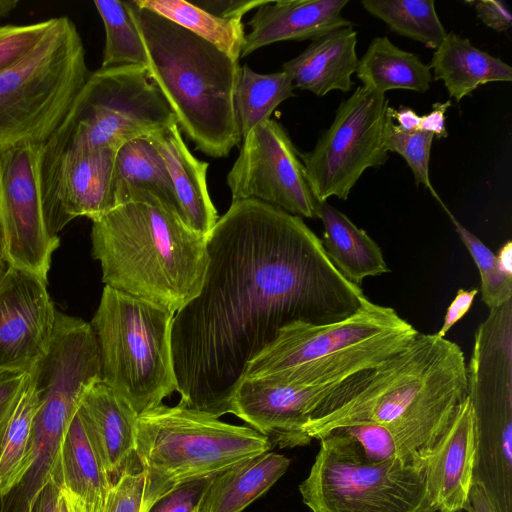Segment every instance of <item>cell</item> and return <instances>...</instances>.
<instances>
[{
	"mask_svg": "<svg viewBox=\"0 0 512 512\" xmlns=\"http://www.w3.org/2000/svg\"><path fill=\"white\" fill-rule=\"evenodd\" d=\"M213 476L181 484L157 500L148 512H197Z\"/></svg>",
	"mask_w": 512,
	"mask_h": 512,
	"instance_id": "f35d334b",
	"label": "cell"
},
{
	"mask_svg": "<svg viewBox=\"0 0 512 512\" xmlns=\"http://www.w3.org/2000/svg\"><path fill=\"white\" fill-rule=\"evenodd\" d=\"M356 75L362 86L384 95L397 89L423 93L432 81L430 66L417 54L394 45L387 36L372 39L359 59Z\"/></svg>",
	"mask_w": 512,
	"mask_h": 512,
	"instance_id": "83f0119b",
	"label": "cell"
},
{
	"mask_svg": "<svg viewBox=\"0 0 512 512\" xmlns=\"http://www.w3.org/2000/svg\"><path fill=\"white\" fill-rule=\"evenodd\" d=\"M476 456L475 418L466 395L426 462L427 487L436 511L463 510L474 479Z\"/></svg>",
	"mask_w": 512,
	"mask_h": 512,
	"instance_id": "ac0fdd59",
	"label": "cell"
},
{
	"mask_svg": "<svg viewBox=\"0 0 512 512\" xmlns=\"http://www.w3.org/2000/svg\"><path fill=\"white\" fill-rule=\"evenodd\" d=\"M207 254L200 292L174 315L172 352L178 405L217 418L281 329L335 323L368 300L301 217L258 200L232 201Z\"/></svg>",
	"mask_w": 512,
	"mask_h": 512,
	"instance_id": "6da1fadb",
	"label": "cell"
},
{
	"mask_svg": "<svg viewBox=\"0 0 512 512\" xmlns=\"http://www.w3.org/2000/svg\"><path fill=\"white\" fill-rule=\"evenodd\" d=\"M90 73L75 24L67 16L54 17L25 55L0 69V151L24 143L44 144Z\"/></svg>",
	"mask_w": 512,
	"mask_h": 512,
	"instance_id": "52a82bcc",
	"label": "cell"
},
{
	"mask_svg": "<svg viewBox=\"0 0 512 512\" xmlns=\"http://www.w3.org/2000/svg\"><path fill=\"white\" fill-rule=\"evenodd\" d=\"M501 269L512 275V243L507 241L496 254Z\"/></svg>",
	"mask_w": 512,
	"mask_h": 512,
	"instance_id": "c3c4849f",
	"label": "cell"
},
{
	"mask_svg": "<svg viewBox=\"0 0 512 512\" xmlns=\"http://www.w3.org/2000/svg\"><path fill=\"white\" fill-rule=\"evenodd\" d=\"M7 267H8V265L6 264V262L3 260L2 256L0 255V282L7 270Z\"/></svg>",
	"mask_w": 512,
	"mask_h": 512,
	"instance_id": "f907efd6",
	"label": "cell"
},
{
	"mask_svg": "<svg viewBox=\"0 0 512 512\" xmlns=\"http://www.w3.org/2000/svg\"><path fill=\"white\" fill-rule=\"evenodd\" d=\"M30 371H0V441L24 391Z\"/></svg>",
	"mask_w": 512,
	"mask_h": 512,
	"instance_id": "ab89813d",
	"label": "cell"
},
{
	"mask_svg": "<svg viewBox=\"0 0 512 512\" xmlns=\"http://www.w3.org/2000/svg\"><path fill=\"white\" fill-rule=\"evenodd\" d=\"M42 143L0 151V255L10 267L48 283L59 237L47 228L41 193Z\"/></svg>",
	"mask_w": 512,
	"mask_h": 512,
	"instance_id": "7c38bea8",
	"label": "cell"
},
{
	"mask_svg": "<svg viewBox=\"0 0 512 512\" xmlns=\"http://www.w3.org/2000/svg\"><path fill=\"white\" fill-rule=\"evenodd\" d=\"M434 135L424 130L404 131L386 116L384 127V145L387 152L402 156L410 167L416 185H423L445 206L433 188L429 178V161Z\"/></svg>",
	"mask_w": 512,
	"mask_h": 512,
	"instance_id": "e575fe53",
	"label": "cell"
},
{
	"mask_svg": "<svg viewBox=\"0 0 512 512\" xmlns=\"http://www.w3.org/2000/svg\"><path fill=\"white\" fill-rule=\"evenodd\" d=\"M435 80H442L457 102L489 82L512 81V68L500 58L474 46L468 38L447 33L429 64Z\"/></svg>",
	"mask_w": 512,
	"mask_h": 512,
	"instance_id": "4316f807",
	"label": "cell"
},
{
	"mask_svg": "<svg viewBox=\"0 0 512 512\" xmlns=\"http://www.w3.org/2000/svg\"><path fill=\"white\" fill-rule=\"evenodd\" d=\"M459 238L475 262L480 275V292L484 304L492 310L512 299V275L505 273L494 254L477 236L463 226L444 207Z\"/></svg>",
	"mask_w": 512,
	"mask_h": 512,
	"instance_id": "836d02e7",
	"label": "cell"
},
{
	"mask_svg": "<svg viewBox=\"0 0 512 512\" xmlns=\"http://www.w3.org/2000/svg\"><path fill=\"white\" fill-rule=\"evenodd\" d=\"M300 483L312 512H436L429 495L426 465L368 460L358 442L333 429Z\"/></svg>",
	"mask_w": 512,
	"mask_h": 512,
	"instance_id": "30bf717a",
	"label": "cell"
},
{
	"mask_svg": "<svg viewBox=\"0 0 512 512\" xmlns=\"http://www.w3.org/2000/svg\"><path fill=\"white\" fill-rule=\"evenodd\" d=\"M105 286L176 313L202 287L207 237L156 202L121 204L92 221Z\"/></svg>",
	"mask_w": 512,
	"mask_h": 512,
	"instance_id": "3957f363",
	"label": "cell"
},
{
	"mask_svg": "<svg viewBox=\"0 0 512 512\" xmlns=\"http://www.w3.org/2000/svg\"><path fill=\"white\" fill-rule=\"evenodd\" d=\"M18 5L19 1L17 0H0V22L13 12Z\"/></svg>",
	"mask_w": 512,
	"mask_h": 512,
	"instance_id": "681fc988",
	"label": "cell"
},
{
	"mask_svg": "<svg viewBox=\"0 0 512 512\" xmlns=\"http://www.w3.org/2000/svg\"><path fill=\"white\" fill-rule=\"evenodd\" d=\"M294 88L291 77L284 71L260 74L247 65L240 66L234 104L241 138L270 119L283 101L294 96Z\"/></svg>",
	"mask_w": 512,
	"mask_h": 512,
	"instance_id": "4dcf8cb0",
	"label": "cell"
},
{
	"mask_svg": "<svg viewBox=\"0 0 512 512\" xmlns=\"http://www.w3.org/2000/svg\"><path fill=\"white\" fill-rule=\"evenodd\" d=\"M149 137L168 170L181 220L193 231L207 237L219 219L207 188L209 164L189 151L177 123Z\"/></svg>",
	"mask_w": 512,
	"mask_h": 512,
	"instance_id": "44dd1931",
	"label": "cell"
},
{
	"mask_svg": "<svg viewBox=\"0 0 512 512\" xmlns=\"http://www.w3.org/2000/svg\"><path fill=\"white\" fill-rule=\"evenodd\" d=\"M342 381L297 385L266 378H242L230 399L229 413L266 436L272 445L306 446L312 439L304 426Z\"/></svg>",
	"mask_w": 512,
	"mask_h": 512,
	"instance_id": "2e32d148",
	"label": "cell"
},
{
	"mask_svg": "<svg viewBox=\"0 0 512 512\" xmlns=\"http://www.w3.org/2000/svg\"><path fill=\"white\" fill-rule=\"evenodd\" d=\"M147 55V71L197 150L226 157L241 142L234 94L239 60L128 1Z\"/></svg>",
	"mask_w": 512,
	"mask_h": 512,
	"instance_id": "277c9868",
	"label": "cell"
},
{
	"mask_svg": "<svg viewBox=\"0 0 512 512\" xmlns=\"http://www.w3.org/2000/svg\"><path fill=\"white\" fill-rule=\"evenodd\" d=\"M38 398L31 371L0 441V501L23 481L34 462V419Z\"/></svg>",
	"mask_w": 512,
	"mask_h": 512,
	"instance_id": "f1b7e54d",
	"label": "cell"
},
{
	"mask_svg": "<svg viewBox=\"0 0 512 512\" xmlns=\"http://www.w3.org/2000/svg\"><path fill=\"white\" fill-rule=\"evenodd\" d=\"M450 106V100L434 103L432 110L428 114L421 116L420 129L433 134L437 138L447 137L445 112Z\"/></svg>",
	"mask_w": 512,
	"mask_h": 512,
	"instance_id": "ee69618b",
	"label": "cell"
},
{
	"mask_svg": "<svg viewBox=\"0 0 512 512\" xmlns=\"http://www.w3.org/2000/svg\"><path fill=\"white\" fill-rule=\"evenodd\" d=\"M57 309L47 282L14 267L0 282V371H31L51 342Z\"/></svg>",
	"mask_w": 512,
	"mask_h": 512,
	"instance_id": "9a60e30c",
	"label": "cell"
},
{
	"mask_svg": "<svg viewBox=\"0 0 512 512\" xmlns=\"http://www.w3.org/2000/svg\"><path fill=\"white\" fill-rule=\"evenodd\" d=\"M463 510L467 512H498L484 483L480 480H473Z\"/></svg>",
	"mask_w": 512,
	"mask_h": 512,
	"instance_id": "f6af8a7d",
	"label": "cell"
},
{
	"mask_svg": "<svg viewBox=\"0 0 512 512\" xmlns=\"http://www.w3.org/2000/svg\"><path fill=\"white\" fill-rule=\"evenodd\" d=\"M418 331L391 307L369 299L331 324L284 327L246 367L242 378L297 385L329 384L376 367L405 348Z\"/></svg>",
	"mask_w": 512,
	"mask_h": 512,
	"instance_id": "5b68a950",
	"label": "cell"
},
{
	"mask_svg": "<svg viewBox=\"0 0 512 512\" xmlns=\"http://www.w3.org/2000/svg\"><path fill=\"white\" fill-rule=\"evenodd\" d=\"M112 189L115 207L132 201L156 202L180 218L168 170L149 136L133 139L117 149Z\"/></svg>",
	"mask_w": 512,
	"mask_h": 512,
	"instance_id": "cb8c5ba5",
	"label": "cell"
},
{
	"mask_svg": "<svg viewBox=\"0 0 512 512\" xmlns=\"http://www.w3.org/2000/svg\"><path fill=\"white\" fill-rule=\"evenodd\" d=\"M83 512H102L113 480L80 408L64 435L54 480Z\"/></svg>",
	"mask_w": 512,
	"mask_h": 512,
	"instance_id": "7402d4cb",
	"label": "cell"
},
{
	"mask_svg": "<svg viewBox=\"0 0 512 512\" xmlns=\"http://www.w3.org/2000/svg\"><path fill=\"white\" fill-rule=\"evenodd\" d=\"M478 18L489 28L504 32L512 26V15L504 1L479 0L473 2Z\"/></svg>",
	"mask_w": 512,
	"mask_h": 512,
	"instance_id": "b9f144b4",
	"label": "cell"
},
{
	"mask_svg": "<svg viewBox=\"0 0 512 512\" xmlns=\"http://www.w3.org/2000/svg\"><path fill=\"white\" fill-rule=\"evenodd\" d=\"M267 0H197L191 2L204 11L223 19H242L252 9H257Z\"/></svg>",
	"mask_w": 512,
	"mask_h": 512,
	"instance_id": "60d3db41",
	"label": "cell"
},
{
	"mask_svg": "<svg viewBox=\"0 0 512 512\" xmlns=\"http://www.w3.org/2000/svg\"><path fill=\"white\" fill-rule=\"evenodd\" d=\"M117 148L64 155L40 165L46 225L53 237L73 219L95 221L115 208L112 182Z\"/></svg>",
	"mask_w": 512,
	"mask_h": 512,
	"instance_id": "5bb4252c",
	"label": "cell"
},
{
	"mask_svg": "<svg viewBox=\"0 0 512 512\" xmlns=\"http://www.w3.org/2000/svg\"><path fill=\"white\" fill-rule=\"evenodd\" d=\"M478 289L470 290L459 289L456 296L448 306L444 315V321L441 328L436 333L439 337L445 338L448 331L470 310Z\"/></svg>",
	"mask_w": 512,
	"mask_h": 512,
	"instance_id": "7bdbcfd3",
	"label": "cell"
},
{
	"mask_svg": "<svg viewBox=\"0 0 512 512\" xmlns=\"http://www.w3.org/2000/svg\"><path fill=\"white\" fill-rule=\"evenodd\" d=\"M103 21L105 45L101 68L147 66V55L128 1L96 0Z\"/></svg>",
	"mask_w": 512,
	"mask_h": 512,
	"instance_id": "d6a6232c",
	"label": "cell"
},
{
	"mask_svg": "<svg viewBox=\"0 0 512 512\" xmlns=\"http://www.w3.org/2000/svg\"><path fill=\"white\" fill-rule=\"evenodd\" d=\"M357 32L342 27L315 39L298 56L285 62L282 71L296 88L324 96L333 90L349 92L354 82L359 58L356 53Z\"/></svg>",
	"mask_w": 512,
	"mask_h": 512,
	"instance_id": "603a6c76",
	"label": "cell"
},
{
	"mask_svg": "<svg viewBox=\"0 0 512 512\" xmlns=\"http://www.w3.org/2000/svg\"><path fill=\"white\" fill-rule=\"evenodd\" d=\"M80 410L98 446L113 482L133 465L136 455L138 415L110 386L101 379L84 392Z\"/></svg>",
	"mask_w": 512,
	"mask_h": 512,
	"instance_id": "ffe728a7",
	"label": "cell"
},
{
	"mask_svg": "<svg viewBox=\"0 0 512 512\" xmlns=\"http://www.w3.org/2000/svg\"><path fill=\"white\" fill-rule=\"evenodd\" d=\"M52 23L53 18L30 24L0 25V69L25 55Z\"/></svg>",
	"mask_w": 512,
	"mask_h": 512,
	"instance_id": "8d00e7d4",
	"label": "cell"
},
{
	"mask_svg": "<svg viewBox=\"0 0 512 512\" xmlns=\"http://www.w3.org/2000/svg\"><path fill=\"white\" fill-rule=\"evenodd\" d=\"M34 462L21 484L0 501L3 512H32L42 490L54 480L66 430L80 407L82 386L64 373H47L35 383Z\"/></svg>",
	"mask_w": 512,
	"mask_h": 512,
	"instance_id": "e0dca14e",
	"label": "cell"
},
{
	"mask_svg": "<svg viewBox=\"0 0 512 512\" xmlns=\"http://www.w3.org/2000/svg\"><path fill=\"white\" fill-rule=\"evenodd\" d=\"M354 438L366 458L375 463L391 460L405 465H426L415 463L398 445L390 431L377 424L363 423L335 428Z\"/></svg>",
	"mask_w": 512,
	"mask_h": 512,
	"instance_id": "d590c367",
	"label": "cell"
},
{
	"mask_svg": "<svg viewBox=\"0 0 512 512\" xmlns=\"http://www.w3.org/2000/svg\"><path fill=\"white\" fill-rule=\"evenodd\" d=\"M144 485L141 468L126 471L113 482L102 512H141Z\"/></svg>",
	"mask_w": 512,
	"mask_h": 512,
	"instance_id": "74e56055",
	"label": "cell"
},
{
	"mask_svg": "<svg viewBox=\"0 0 512 512\" xmlns=\"http://www.w3.org/2000/svg\"><path fill=\"white\" fill-rule=\"evenodd\" d=\"M0 512H3L2 509H1V506H0Z\"/></svg>",
	"mask_w": 512,
	"mask_h": 512,
	"instance_id": "816d5d0a",
	"label": "cell"
},
{
	"mask_svg": "<svg viewBox=\"0 0 512 512\" xmlns=\"http://www.w3.org/2000/svg\"><path fill=\"white\" fill-rule=\"evenodd\" d=\"M227 185L232 201L254 199L301 218H317L320 203L308 183L300 153L275 120L258 124L243 139Z\"/></svg>",
	"mask_w": 512,
	"mask_h": 512,
	"instance_id": "4fadbf2b",
	"label": "cell"
},
{
	"mask_svg": "<svg viewBox=\"0 0 512 512\" xmlns=\"http://www.w3.org/2000/svg\"><path fill=\"white\" fill-rule=\"evenodd\" d=\"M389 101L384 94L358 86L342 101L330 127L315 147L301 154L306 177L319 203L346 200L364 171L388 159L384 127Z\"/></svg>",
	"mask_w": 512,
	"mask_h": 512,
	"instance_id": "8fae6325",
	"label": "cell"
},
{
	"mask_svg": "<svg viewBox=\"0 0 512 512\" xmlns=\"http://www.w3.org/2000/svg\"><path fill=\"white\" fill-rule=\"evenodd\" d=\"M272 446L251 427L226 423L178 404H161L140 414L136 455L145 477L141 512H148L181 484L216 475Z\"/></svg>",
	"mask_w": 512,
	"mask_h": 512,
	"instance_id": "8992f818",
	"label": "cell"
},
{
	"mask_svg": "<svg viewBox=\"0 0 512 512\" xmlns=\"http://www.w3.org/2000/svg\"><path fill=\"white\" fill-rule=\"evenodd\" d=\"M348 0H277L259 6L248 21L241 57L272 43L315 40L330 31L351 27L342 16Z\"/></svg>",
	"mask_w": 512,
	"mask_h": 512,
	"instance_id": "d6986e66",
	"label": "cell"
},
{
	"mask_svg": "<svg viewBox=\"0 0 512 512\" xmlns=\"http://www.w3.org/2000/svg\"><path fill=\"white\" fill-rule=\"evenodd\" d=\"M175 313L105 286L90 323L101 380L139 416L177 390L172 352Z\"/></svg>",
	"mask_w": 512,
	"mask_h": 512,
	"instance_id": "ba28073f",
	"label": "cell"
},
{
	"mask_svg": "<svg viewBox=\"0 0 512 512\" xmlns=\"http://www.w3.org/2000/svg\"><path fill=\"white\" fill-rule=\"evenodd\" d=\"M361 5L394 33L430 49L435 50L448 33L438 17L434 0H362Z\"/></svg>",
	"mask_w": 512,
	"mask_h": 512,
	"instance_id": "1f68e13d",
	"label": "cell"
},
{
	"mask_svg": "<svg viewBox=\"0 0 512 512\" xmlns=\"http://www.w3.org/2000/svg\"><path fill=\"white\" fill-rule=\"evenodd\" d=\"M173 123L176 117L146 67H100L90 73L66 117L44 143L41 163L77 152L118 149Z\"/></svg>",
	"mask_w": 512,
	"mask_h": 512,
	"instance_id": "9c48e42d",
	"label": "cell"
},
{
	"mask_svg": "<svg viewBox=\"0 0 512 512\" xmlns=\"http://www.w3.org/2000/svg\"><path fill=\"white\" fill-rule=\"evenodd\" d=\"M317 218L323 223L327 256L350 283L360 287L365 278L390 272L379 245L344 213L324 202Z\"/></svg>",
	"mask_w": 512,
	"mask_h": 512,
	"instance_id": "484cf974",
	"label": "cell"
},
{
	"mask_svg": "<svg viewBox=\"0 0 512 512\" xmlns=\"http://www.w3.org/2000/svg\"><path fill=\"white\" fill-rule=\"evenodd\" d=\"M133 1L208 41L233 59L241 57L246 34L242 19L219 18L184 0Z\"/></svg>",
	"mask_w": 512,
	"mask_h": 512,
	"instance_id": "f546056e",
	"label": "cell"
},
{
	"mask_svg": "<svg viewBox=\"0 0 512 512\" xmlns=\"http://www.w3.org/2000/svg\"><path fill=\"white\" fill-rule=\"evenodd\" d=\"M59 486L55 481L50 482L39 494L32 512H57Z\"/></svg>",
	"mask_w": 512,
	"mask_h": 512,
	"instance_id": "7dc6e473",
	"label": "cell"
},
{
	"mask_svg": "<svg viewBox=\"0 0 512 512\" xmlns=\"http://www.w3.org/2000/svg\"><path fill=\"white\" fill-rule=\"evenodd\" d=\"M291 460L265 452L214 475L197 512H242L287 471Z\"/></svg>",
	"mask_w": 512,
	"mask_h": 512,
	"instance_id": "d4e9b609",
	"label": "cell"
},
{
	"mask_svg": "<svg viewBox=\"0 0 512 512\" xmlns=\"http://www.w3.org/2000/svg\"><path fill=\"white\" fill-rule=\"evenodd\" d=\"M388 116L397 122V126L404 131H415L420 129L421 116L413 109L401 106L399 109L388 107Z\"/></svg>",
	"mask_w": 512,
	"mask_h": 512,
	"instance_id": "bcb514c9",
	"label": "cell"
},
{
	"mask_svg": "<svg viewBox=\"0 0 512 512\" xmlns=\"http://www.w3.org/2000/svg\"><path fill=\"white\" fill-rule=\"evenodd\" d=\"M467 395L460 346L435 334L418 335L371 369L344 379L304 430L313 440L354 424L386 427L417 464H426Z\"/></svg>",
	"mask_w": 512,
	"mask_h": 512,
	"instance_id": "7a4b0ae2",
	"label": "cell"
}]
</instances>
